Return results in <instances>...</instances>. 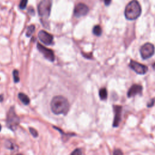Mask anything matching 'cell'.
<instances>
[{
    "label": "cell",
    "instance_id": "1",
    "mask_svg": "<svg viewBox=\"0 0 155 155\" xmlns=\"http://www.w3.org/2000/svg\"><path fill=\"white\" fill-rule=\"evenodd\" d=\"M50 108L56 114H66L69 110L70 104L68 100L62 96H56L51 99Z\"/></svg>",
    "mask_w": 155,
    "mask_h": 155
},
{
    "label": "cell",
    "instance_id": "2",
    "mask_svg": "<svg viewBox=\"0 0 155 155\" xmlns=\"http://www.w3.org/2000/svg\"><path fill=\"white\" fill-rule=\"evenodd\" d=\"M142 9L137 0H132L129 2L125 7L124 15L128 20H135L141 15Z\"/></svg>",
    "mask_w": 155,
    "mask_h": 155
},
{
    "label": "cell",
    "instance_id": "3",
    "mask_svg": "<svg viewBox=\"0 0 155 155\" xmlns=\"http://www.w3.org/2000/svg\"><path fill=\"white\" fill-rule=\"evenodd\" d=\"M52 0H41L38 7V12L43 20H46L50 15Z\"/></svg>",
    "mask_w": 155,
    "mask_h": 155
},
{
    "label": "cell",
    "instance_id": "4",
    "mask_svg": "<svg viewBox=\"0 0 155 155\" xmlns=\"http://www.w3.org/2000/svg\"><path fill=\"white\" fill-rule=\"evenodd\" d=\"M20 123V118L16 114L14 108L11 107L7 113V126L10 130H15Z\"/></svg>",
    "mask_w": 155,
    "mask_h": 155
},
{
    "label": "cell",
    "instance_id": "5",
    "mask_svg": "<svg viewBox=\"0 0 155 155\" xmlns=\"http://www.w3.org/2000/svg\"><path fill=\"white\" fill-rule=\"evenodd\" d=\"M155 51V48L153 44L147 43L141 46L140 48V53L142 58L143 59H147L152 57Z\"/></svg>",
    "mask_w": 155,
    "mask_h": 155
},
{
    "label": "cell",
    "instance_id": "6",
    "mask_svg": "<svg viewBox=\"0 0 155 155\" xmlns=\"http://www.w3.org/2000/svg\"><path fill=\"white\" fill-rule=\"evenodd\" d=\"M129 67L137 74L141 75H145L148 70L147 66L142 64L134 60H130V63H129Z\"/></svg>",
    "mask_w": 155,
    "mask_h": 155
},
{
    "label": "cell",
    "instance_id": "7",
    "mask_svg": "<svg viewBox=\"0 0 155 155\" xmlns=\"http://www.w3.org/2000/svg\"><path fill=\"white\" fill-rule=\"evenodd\" d=\"M37 48L38 50L43 55L46 59H48L50 61H54L55 60V55L53 50L49 49L40 43H38Z\"/></svg>",
    "mask_w": 155,
    "mask_h": 155
},
{
    "label": "cell",
    "instance_id": "8",
    "mask_svg": "<svg viewBox=\"0 0 155 155\" xmlns=\"http://www.w3.org/2000/svg\"><path fill=\"white\" fill-rule=\"evenodd\" d=\"M88 12L89 9L87 5L83 3H79L74 9V15L76 18H80L86 15Z\"/></svg>",
    "mask_w": 155,
    "mask_h": 155
},
{
    "label": "cell",
    "instance_id": "9",
    "mask_svg": "<svg viewBox=\"0 0 155 155\" xmlns=\"http://www.w3.org/2000/svg\"><path fill=\"white\" fill-rule=\"evenodd\" d=\"M38 38L43 43L46 45H50L54 41V36L45 30L40 31L38 33Z\"/></svg>",
    "mask_w": 155,
    "mask_h": 155
},
{
    "label": "cell",
    "instance_id": "10",
    "mask_svg": "<svg viewBox=\"0 0 155 155\" xmlns=\"http://www.w3.org/2000/svg\"><path fill=\"white\" fill-rule=\"evenodd\" d=\"M122 107L120 106H113V110L114 113V118L113 123V127H118L121 121Z\"/></svg>",
    "mask_w": 155,
    "mask_h": 155
},
{
    "label": "cell",
    "instance_id": "11",
    "mask_svg": "<svg viewBox=\"0 0 155 155\" xmlns=\"http://www.w3.org/2000/svg\"><path fill=\"white\" fill-rule=\"evenodd\" d=\"M143 88L139 84H133L130 89L128 90L127 93V96L128 98H132L137 95H141L143 92Z\"/></svg>",
    "mask_w": 155,
    "mask_h": 155
},
{
    "label": "cell",
    "instance_id": "12",
    "mask_svg": "<svg viewBox=\"0 0 155 155\" xmlns=\"http://www.w3.org/2000/svg\"><path fill=\"white\" fill-rule=\"evenodd\" d=\"M19 99L20 101L23 103L24 105H28L30 103V99L24 93H20L18 95Z\"/></svg>",
    "mask_w": 155,
    "mask_h": 155
},
{
    "label": "cell",
    "instance_id": "13",
    "mask_svg": "<svg viewBox=\"0 0 155 155\" xmlns=\"http://www.w3.org/2000/svg\"><path fill=\"white\" fill-rule=\"evenodd\" d=\"M99 95L101 100H106L107 98L108 95L107 89L106 88H101L99 92Z\"/></svg>",
    "mask_w": 155,
    "mask_h": 155
},
{
    "label": "cell",
    "instance_id": "14",
    "mask_svg": "<svg viewBox=\"0 0 155 155\" xmlns=\"http://www.w3.org/2000/svg\"><path fill=\"white\" fill-rule=\"evenodd\" d=\"M93 33L95 35L97 36H99L102 34V29L101 28L100 25H96L93 28Z\"/></svg>",
    "mask_w": 155,
    "mask_h": 155
},
{
    "label": "cell",
    "instance_id": "15",
    "mask_svg": "<svg viewBox=\"0 0 155 155\" xmlns=\"http://www.w3.org/2000/svg\"><path fill=\"white\" fill-rule=\"evenodd\" d=\"M35 30V26L34 25H30V26L28 27L26 32V36L28 37H30L32 36V35L34 33Z\"/></svg>",
    "mask_w": 155,
    "mask_h": 155
},
{
    "label": "cell",
    "instance_id": "16",
    "mask_svg": "<svg viewBox=\"0 0 155 155\" xmlns=\"http://www.w3.org/2000/svg\"><path fill=\"white\" fill-rule=\"evenodd\" d=\"M13 76H14V80L15 83H18L20 81V77H19V73L18 71L15 70L13 72Z\"/></svg>",
    "mask_w": 155,
    "mask_h": 155
},
{
    "label": "cell",
    "instance_id": "17",
    "mask_svg": "<svg viewBox=\"0 0 155 155\" xmlns=\"http://www.w3.org/2000/svg\"><path fill=\"white\" fill-rule=\"evenodd\" d=\"M28 0H21L20 3V7L21 9H25L27 6Z\"/></svg>",
    "mask_w": 155,
    "mask_h": 155
},
{
    "label": "cell",
    "instance_id": "18",
    "mask_svg": "<svg viewBox=\"0 0 155 155\" xmlns=\"http://www.w3.org/2000/svg\"><path fill=\"white\" fill-rule=\"evenodd\" d=\"M29 130H30V133L33 135V137H35V138L38 137V133L37 131L35 130V129H34V128H29Z\"/></svg>",
    "mask_w": 155,
    "mask_h": 155
},
{
    "label": "cell",
    "instance_id": "19",
    "mask_svg": "<svg viewBox=\"0 0 155 155\" xmlns=\"http://www.w3.org/2000/svg\"><path fill=\"white\" fill-rule=\"evenodd\" d=\"M81 154H82V151L80 149H76L72 153V154H75V155H80Z\"/></svg>",
    "mask_w": 155,
    "mask_h": 155
},
{
    "label": "cell",
    "instance_id": "20",
    "mask_svg": "<svg viewBox=\"0 0 155 155\" xmlns=\"http://www.w3.org/2000/svg\"><path fill=\"white\" fill-rule=\"evenodd\" d=\"M154 101H155V99H153L151 101V102L150 101V102L147 104V107H152V106L154 105Z\"/></svg>",
    "mask_w": 155,
    "mask_h": 155
},
{
    "label": "cell",
    "instance_id": "21",
    "mask_svg": "<svg viewBox=\"0 0 155 155\" xmlns=\"http://www.w3.org/2000/svg\"><path fill=\"white\" fill-rule=\"evenodd\" d=\"M114 154H123V153L120 150H116L113 152Z\"/></svg>",
    "mask_w": 155,
    "mask_h": 155
},
{
    "label": "cell",
    "instance_id": "22",
    "mask_svg": "<svg viewBox=\"0 0 155 155\" xmlns=\"http://www.w3.org/2000/svg\"><path fill=\"white\" fill-rule=\"evenodd\" d=\"M29 12L30 13L31 15H34L35 14V10H34V9L32 7H30L29 9Z\"/></svg>",
    "mask_w": 155,
    "mask_h": 155
},
{
    "label": "cell",
    "instance_id": "23",
    "mask_svg": "<svg viewBox=\"0 0 155 155\" xmlns=\"http://www.w3.org/2000/svg\"><path fill=\"white\" fill-rule=\"evenodd\" d=\"M104 3L106 6H109L112 0H104Z\"/></svg>",
    "mask_w": 155,
    "mask_h": 155
},
{
    "label": "cell",
    "instance_id": "24",
    "mask_svg": "<svg viewBox=\"0 0 155 155\" xmlns=\"http://www.w3.org/2000/svg\"><path fill=\"white\" fill-rule=\"evenodd\" d=\"M3 100V96L0 95V102H2Z\"/></svg>",
    "mask_w": 155,
    "mask_h": 155
},
{
    "label": "cell",
    "instance_id": "25",
    "mask_svg": "<svg viewBox=\"0 0 155 155\" xmlns=\"http://www.w3.org/2000/svg\"><path fill=\"white\" fill-rule=\"evenodd\" d=\"M153 69L155 71V62L153 64Z\"/></svg>",
    "mask_w": 155,
    "mask_h": 155
},
{
    "label": "cell",
    "instance_id": "26",
    "mask_svg": "<svg viewBox=\"0 0 155 155\" xmlns=\"http://www.w3.org/2000/svg\"><path fill=\"white\" fill-rule=\"evenodd\" d=\"M1 125H0V131H1Z\"/></svg>",
    "mask_w": 155,
    "mask_h": 155
}]
</instances>
